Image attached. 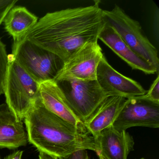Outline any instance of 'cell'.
I'll use <instances>...</instances> for the list:
<instances>
[{
	"label": "cell",
	"instance_id": "6da1fadb",
	"mask_svg": "<svg viewBox=\"0 0 159 159\" xmlns=\"http://www.w3.org/2000/svg\"><path fill=\"white\" fill-rule=\"evenodd\" d=\"M99 2L48 13L22 39L53 53L65 62L86 43L98 42L105 26Z\"/></svg>",
	"mask_w": 159,
	"mask_h": 159
},
{
	"label": "cell",
	"instance_id": "7a4b0ae2",
	"mask_svg": "<svg viewBox=\"0 0 159 159\" xmlns=\"http://www.w3.org/2000/svg\"><path fill=\"white\" fill-rule=\"evenodd\" d=\"M28 141L41 151L58 159L80 150L99 152L95 139L48 111L39 97L25 116Z\"/></svg>",
	"mask_w": 159,
	"mask_h": 159
},
{
	"label": "cell",
	"instance_id": "3957f363",
	"mask_svg": "<svg viewBox=\"0 0 159 159\" xmlns=\"http://www.w3.org/2000/svg\"><path fill=\"white\" fill-rule=\"evenodd\" d=\"M9 65L4 84L6 103L16 119L22 121L39 97V84L17 62L8 55Z\"/></svg>",
	"mask_w": 159,
	"mask_h": 159
},
{
	"label": "cell",
	"instance_id": "277c9868",
	"mask_svg": "<svg viewBox=\"0 0 159 159\" xmlns=\"http://www.w3.org/2000/svg\"><path fill=\"white\" fill-rule=\"evenodd\" d=\"M103 15L105 25L112 27L136 54L159 71L158 51L145 36L139 22L117 5L111 11L103 10Z\"/></svg>",
	"mask_w": 159,
	"mask_h": 159
},
{
	"label": "cell",
	"instance_id": "5b68a950",
	"mask_svg": "<svg viewBox=\"0 0 159 159\" xmlns=\"http://www.w3.org/2000/svg\"><path fill=\"white\" fill-rule=\"evenodd\" d=\"M16 60L39 83L54 80L64 64L60 57L26 39L14 42Z\"/></svg>",
	"mask_w": 159,
	"mask_h": 159
},
{
	"label": "cell",
	"instance_id": "8992f818",
	"mask_svg": "<svg viewBox=\"0 0 159 159\" xmlns=\"http://www.w3.org/2000/svg\"><path fill=\"white\" fill-rule=\"evenodd\" d=\"M56 82L70 108L83 124L110 97L101 89L96 80H67Z\"/></svg>",
	"mask_w": 159,
	"mask_h": 159
},
{
	"label": "cell",
	"instance_id": "52a82bcc",
	"mask_svg": "<svg viewBox=\"0 0 159 159\" xmlns=\"http://www.w3.org/2000/svg\"><path fill=\"white\" fill-rule=\"evenodd\" d=\"M104 56L98 42L86 43L64 62L54 80L56 82L96 80L98 67Z\"/></svg>",
	"mask_w": 159,
	"mask_h": 159
},
{
	"label": "cell",
	"instance_id": "ba28073f",
	"mask_svg": "<svg viewBox=\"0 0 159 159\" xmlns=\"http://www.w3.org/2000/svg\"><path fill=\"white\" fill-rule=\"evenodd\" d=\"M112 126L118 131L134 126L158 128L159 104L142 96L126 98Z\"/></svg>",
	"mask_w": 159,
	"mask_h": 159
},
{
	"label": "cell",
	"instance_id": "9c48e42d",
	"mask_svg": "<svg viewBox=\"0 0 159 159\" xmlns=\"http://www.w3.org/2000/svg\"><path fill=\"white\" fill-rule=\"evenodd\" d=\"M96 80L101 89L109 96L128 98L144 95L147 93L137 82L115 70L104 56L98 67Z\"/></svg>",
	"mask_w": 159,
	"mask_h": 159
},
{
	"label": "cell",
	"instance_id": "30bf717a",
	"mask_svg": "<svg viewBox=\"0 0 159 159\" xmlns=\"http://www.w3.org/2000/svg\"><path fill=\"white\" fill-rule=\"evenodd\" d=\"M39 96L48 111L75 126L85 128L70 108L63 91L54 80L40 83Z\"/></svg>",
	"mask_w": 159,
	"mask_h": 159
},
{
	"label": "cell",
	"instance_id": "8fae6325",
	"mask_svg": "<svg viewBox=\"0 0 159 159\" xmlns=\"http://www.w3.org/2000/svg\"><path fill=\"white\" fill-rule=\"evenodd\" d=\"M95 140L99 152L107 159H127L134 150L133 137L125 130L118 131L112 126L101 131Z\"/></svg>",
	"mask_w": 159,
	"mask_h": 159
},
{
	"label": "cell",
	"instance_id": "7c38bea8",
	"mask_svg": "<svg viewBox=\"0 0 159 159\" xmlns=\"http://www.w3.org/2000/svg\"><path fill=\"white\" fill-rule=\"evenodd\" d=\"M98 39L126 62L133 69L140 70L147 74H155L159 71L136 54L111 27L105 24L99 34Z\"/></svg>",
	"mask_w": 159,
	"mask_h": 159
},
{
	"label": "cell",
	"instance_id": "4fadbf2b",
	"mask_svg": "<svg viewBox=\"0 0 159 159\" xmlns=\"http://www.w3.org/2000/svg\"><path fill=\"white\" fill-rule=\"evenodd\" d=\"M26 129L6 103L0 105V148L14 149L27 145Z\"/></svg>",
	"mask_w": 159,
	"mask_h": 159
},
{
	"label": "cell",
	"instance_id": "5bb4252c",
	"mask_svg": "<svg viewBox=\"0 0 159 159\" xmlns=\"http://www.w3.org/2000/svg\"><path fill=\"white\" fill-rule=\"evenodd\" d=\"M126 99L120 96L108 97L84 123L88 133L95 139L101 131L112 126Z\"/></svg>",
	"mask_w": 159,
	"mask_h": 159
},
{
	"label": "cell",
	"instance_id": "9a60e30c",
	"mask_svg": "<svg viewBox=\"0 0 159 159\" xmlns=\"http://www.w3.org/2000/svg\"><path fill=\"white\" fill-rule=\"evenodd\" d=\"M38 18L25 7L15 6L4 18V28L8 34L17 42L37 24Z\"/></svg>",
	"mask_w": 159,
	"mask_h": 159
},
{
	"label": "cell",
	"instance_id": "2e32d148",
	"mask_svg": "<svg viewBox=\"0 0 159 159\" xmlns=\"http://www.w3.org/2000/svg\"><path fill=\"white\" fill-rule=\"evenodd\" d=\"M6 46L0 40V96L4 94V84L9 65Z\"/></svg>",
	"mask_w": 159,
	"mask_h": 159
},
{
	"label": "cell",
	"instance_id": "e0dca14e",
	"mask_svg": "<svg viewBox=\"0 0 159 159\" xmlns=\"http://www.w3.org/2000/svg\"><path fill=\"white\" fill-rule=\"evenodd\" d=\"M145 99L154 103L159 104V76L158 74L157 78L154 80L146 94L142 95Z\"/></svg>",
	"mask_w": 159,
	"mask_h": 159
},
{
	"label": "cell",
	"instance_id": "ac0fdd59",
	"mask_svg": "<svg viewBox=\"0 0 159 159\" xmlns=\"http://www.w3.org/2000/svg\"><path fill=\"white\" fill-rule=\"evenodd\" d=\"M17 0H0V25L9 11L15 6Z\"/></svg>",
	"mask_w": 159,
	"mask_h": 159
},
{
	"label": "cell",
	"instance_id": "d6986e66",
	"mask_svg": "<svg viewBox=\"0 0 159 159\" xmlns=\"http://www.w3.org/2000/svg\"><path fill=\"white\" fill-rule=\"evenodd\" d=\"M59 159H89L87 150H80Z\"/></svg>",
	"mask_w": 159,
	"mask_h": 159
},
{
	"label": "cell",
	"instance_id": "ffe728a7",
	"mask_svg": "<svg viewBox=\"0 0 159 159\" xmlns=\"http://www.w3.org/2000/svg\"><path fill=\"white\" fill-rule=\"evenodd\" d=\"M23 153V151H17L15 152L12 154L6 156L4 159H21Z\"/></svg>",
	"mask_w": 159,
	"mask_h": 159
},
{
	"label": "cell",
	"instance_id": "44dd1931",
	"mask_svg": "<svg viewBox=\"0 0 159 159\" xmlns=\"http://www.w3.org/2000/svg\"><path fill=\"white\" fill-rule=\"evenodd\" d=\"M55 156H53L51 154H48L46 152H43L39 151V159H58Z\"/></svg>",
	"mask_w": 159,
	"mask_h": 159
},
{
	"label": "cell",
	"instance_id": "7402d4cb",
	"mask_svg": "<svg viewBox=\"0 0 159 159\" xmlns=\"http://www.w3.org/2000/svg\"><path fill=\"white\" fill-rule=\"evenodd\" d=\"M97 155H98V159H107V158H105L101 153L99 152V153H98Z\"/></svg>",
	"mask_w": 159,
	"mask_h": 159
},
{
	"label": "cell",
	"instance_id": "603a6c76",
	"mask_svg": "<svg viewBox=\"0 0 159 159\" xmlns=\"http://www.w3.org/2000/svg\"><path fill=\"white\" fill-rule=\"evenodd\" d=\"M144 159V158H141V159Z\"/></svg>",
	"mask_w": 159,
	"mask_h": 159
},
{
	"label": "cell",
	"instance_id": "cb8c5ba5",
	"mask_svg": "<svg viewBox=\"0 0 159 159\" xmlns=\"http://www.w3.org/2000/svg\"><path fill=\"white\" fill-rule=\"evenodd\" d=\"M0 159H1V158H0Z\"/></svg>",
	"mask_w": 159,
	"mask_h": 159
}]
</instances>
